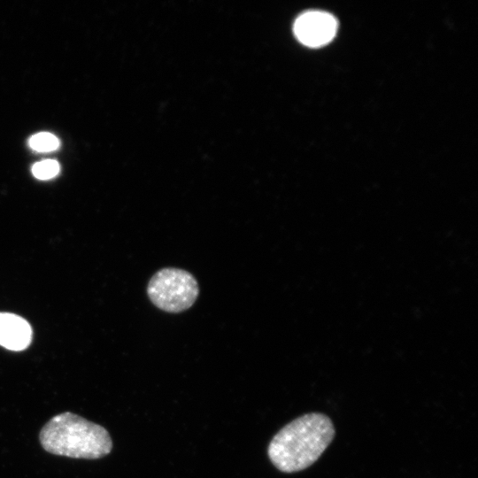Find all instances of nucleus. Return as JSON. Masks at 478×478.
<instances>
[{
	"label": "nucleus",
	"instance_id": "obj_1",
	"mask_svg": "<svg viewBox=\"0 0 478 478\" xmlns=\"http://www.w3.org/2000/svg\"><path fill=\"white\" fill-rule=\"evenodd\" d=\"M335 435L331 419L321 412L299 416L281 428L268 444L267 455L281 472L295 473L315 463Z\"/></svg>",
	"mask_w": 478,
	"mask_h": 478
},
{
	"label": "nucleus",
	"instance_id": "obj_2",
	"mask_svg": "<svg viewBox=\"0 0 478 478\" xmlns=\"http://www.w3.org/2000/svg\"><path fill=\"white\" fill-rule=\"evenodd\" d=\"M39 440L49 453L73 459H101L112 449L106 428L71 412L57 414L46 422Z\"/></svg>",
	"mask_w": 478,
	"mask_h": 478
},
{
	"label": "nucleus",
	"instance_id": "obj_3",
	"mask_svg": "<svg viewBox=\"0 0 478 478\" xmlns=\"http://www.w3.org/2000/svg\"><path fill=\"white\" fill-rule=\"evenodd\" d=\"M147 294L152 304L167 312H181L197 300L199 287L195 277L183 269L163 268L150 280Z\"/></svg>",
	"mask_w": 478,
	"mask_h": 478
},
{
	"label": "nucleus",
	"instance_id": "obj_4",
	"mask_svg": "<svg viewBox=\"0 0 478 478\" xmlns=\"http://www.w3.org/2000/svg\"><path fill=\"white\" fill-rule=\"evenodd\" d=\"M337 21L325 12L310 11L301 14L294 23V33L303 44L320 47L328 43L335 35Z\"/></svg>",
	"mask_w": 478,
	"mask_h": 478
},
{
	"label": "nucleus",
	"instance_id": "obj_5",
	"mask_svg": "<svg viewBox=\"0 0 478 478\" xmlns=\"http://www.w3.org/2000/svg\"><path fill=\"white\" fill-rule=\"evenodd\" d=\"M32 341V328L23 318L8 312H0V345L19 351L27 349Z\"/></svg>",
	"mask_w": 478,
	"mask_h": 478
},
{
	"label": "nucleus",
	"instance_id": "obj_6",
	"mask_svg": "<svg viewBox=\"0 0 478 478\" xmlns=\"http://www.w3.org/2000/svg\"><path fill=\"white\" fill-rule=\"evenodd\" d=\"M28 143L36 151L50 152L58 148L59 140L53 134L41 132L31 136Z\"/></svg>",
	"mask_w": 478,
	"mask_h": 478
},
{
	"label": "nucleus",
	"instance_id": "obj_7",
	"mask_svg": "<svg viewBox=\"0 0 478 478\" xmlns=\"http://www.w3.org/2000/svg\"><path fill=\"white\" fill-rule=\"evenodd\" d=\"M59 170V164L52 159L37 162L32 166L34 176L39 180L51 179L58 174Z\"/></svg>",
	"mask_w": 478,
	"mask_h": 478
}]
</instances>
